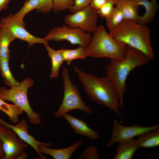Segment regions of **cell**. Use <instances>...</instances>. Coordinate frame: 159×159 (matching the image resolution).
<instances>
[{"label":"cell","instance_id":"cell-18","mask_svg":"<svg viewBox=\"0 0 159 159\" xmlns=\"http://www.w3.org/2000/svg\"><path fill=\"white\" fill-rule=\"evenodd\" d=\"M136 140L138 147L151 148L159 146V128L144 133Z\"/></svg>","mask_w":159,"mask_h":159},{"label":"cell","instance_id":"cell-7","mask_svg":"<svg viewBox=\"0 0 159 159\" xmlns=\"http://www.w3.org/2000/svg\"><path fill=\"white\" fill-rule=\"evenodd\" d=\"M91 38L90 33L65 25L51 29L44 38L48 42L66 41L72 44L78 45L86 48L90 43Z\"/></svg>","mask_w":159,"mask_h":159},{"label":"cell","instance_id":"cell-21","mask_svg":"<svg viewBox=\"0 0 159 159\" xmlns=\"http://www.w3.org/2000/svg\"><path fill=\"white\" fill-rule=\"evenodd\" d=\"M15 39L9 32L0 28V58L9 59V45Z\"/></svg>","mask_w":159,"mask_h":159},{"label":"cell","instance_id":"cell-34","mask_svg":"<svg viewBox=\"0 0 159 159\" xmlns=\"http://www.w3.org/2000/svg\"><path fill=\"white\" fill-rule=\"evenodd\" d=\"M134 0L137 3V2H139V1H141L142 0Z\"/></svg>","mask_w":159,"mask_h":159},{"label":"cell","instance_id":"cell-5","mask_svg":"<svg viewBox=\"0 0 159 159\" xmlns=\"http://www.w3.org/2000/svg\"><path fill=\"white\" fill-rule=\"evenodd\" d=\"M34 81L32 78L27 77L16 86L10 89L0 87V97L4 101H10L21 109L26 113L30 123L38 125L41 122L39 114L34 112L29 103L27 95L28 89L32 86Z\"/></svg>","mask_w":159,"mask_h":159},{"label":"cell","instance_id":"cell-32","mask_svg":"<svg viewBox=\"0 0 159 159\" xmlns=\"http://www.w3.org/2000/svg\"><path fill=\"white\" fill-rule=\"evenodd\" d=\"M11 0H0V12L6 9Z\"/></svg>","mask_w":159,"mask_h":159},{"label":"cell","instance_id":"cell-11","mask_svg":"<svg viewBox=\"0 0 159 159\" xmlns=\"http://www.w3.org/2000/svg\"><path fill=\"white\" fill-rule=\"evenodd\" d=\"M159 128V124L149 127L138 125L125 126L121 124L116 120H114L110 138L107 144L110 147L115 143L128 141L143 134Z\"/></svg>","mask_w":159,"mask_h":159},{"label":"cell","instance_id":"cell-15","mask_svg":"<svg viewBox=\"0 0 159 159\" xmlns=\"http://www.w3.org/2000/svg\"><path fill=\"white\" fill-rule=\"evenodd\" d=\"M116 6L122 12L125 19L137 22L140 15L138 14L139 6L134 0H117Z\"/></svg>","mask_w":159,"mask_h":159},{"label":"cell","instance_id":"cell-14","mask_svg":"<svg viewBox=\"0 0 159 159\" xmlns=\"http://www.w3.org/2000/svg\"><path fill=\"white\" fill-rule=\"evenodd\" d=\"M62 117L68 122L76 134L91 140H97L99 139L100 136L99 134L89 127L84 121L67 113L64 114Z\"/></svg>","mask_w":159,"mask_h":159},{"label":"cell","instance_id":"cell-22","mask_svg":"<svg viewBox=\"0 0 159 159\" xmlns=\"http://www.w3.org/2000/svg\"><path fill=\"white\" fill-rule=\"evenodd\" d=\"M0 110L5 114L14 123L19 121V117L23 112L20 108L14 104L6 102L0 97Z\"/></svg>","mask_w":159,"mask_h":159},{"label":"cell","instance_id":"cell-12","mask_svg":"<svg viewBox=\"0 0 159 159\" xmlns=\"http://www.w3.org/2000/svg\"><path fill=\"white\" fill-rule=\"evenodd\" d=\"M0 125L11 129L20 139L34 150L41 159L46 158L42 154L40 153L38 149L40 145L45 143L37 140L29 133V126L25 120L23 119L17 122L15 125H12L6 122L0 117Z\"/></svg>","mask_w":159,"mask_h":159},{"label":"cell","instance_id":"cell-31","mask_svg":"<svg viewBox=\"0 0 159 159\" xmlns=\"http://www.w3.org/2000/svg\"><path fill=\"white\" fill-rule=\"evenodd\" d=\"M107 0H92L90 5L92 8L98 11Z\"/></svg>","mask_w":159,"mask_h":159},{"label":"cell","instance_id":"cell-16","mask_svg":"<svg viewBox=\"0 0 159 159\" xmlns=\"http://www.w3.org/2000/svg\"><path fill=\"white\" fill-rule=\"evenodd\" d=\"M139 6H143L145 11L142 16H140L137 23L146 25L150 23L154 19L158 8L157 0H143L137 3Z\"/></svg>","mask_w":159,"mask_h":159},{"label":"cell","instance_id":"cell-3","mask_svg":"<svg viewBox=\"0 0 159 159\" xmlns=\"http://www.w3.org/2000/svg\"><path fill=\"white\" fill-rule=\"evenodd\" d=\"M109 34L117 41L140 52L151 61L154 59L150 32L146 25L125 19Z\"/></svg>","mask_w":159,"mask_h":159},{"label":"cell","instance_id":"cell-17","mask_svg":"<svg viewBox=\"0 0 159 159\" xmlns=\"http://www.w3.org/2000/svg\"><path fill=\"white\" fill-rule=\"evenodd\" d=\"M139 148L134 139L119 143L113 159H131Z\"/></svg>","mask_w":159,"mask_h":159},{"label":"cell","instance_id":"cell-27","mask_svg":"<svg viewBox=\"0 0 159 159\" xmlns=\"http://www.w3.org/2000/svg\"><path fill=\"white\" fill-rule=\"evenodd\" d=\"M115 3L110 0L106 2L97 11L100 16L105 19L108 17L112 12L114 8Z\"/></svg>","mask_w":159,"mask_h":159},{"label":"cell","instance_id":"cell-26","mask_svg":"<svg viewBox=\"0 0 159 159\" xmlns=\"http://www.w3.org/2000/svg\"><path fill=\"white\" fill-rule=\"evenodd\" d=\"M74 0H53V10L54 13L69 9L73 4Z\"/></svg>","mask_w":159,"mask_h":159},{"label":"cell","instance_id":"cell-29","mask_svg":"<svg viewBox=\"0 0 159 159\" xmlns=\"http://www.w3.org/2000/svg\"><path fill=\"white\" fill-rule=\"evenodd\" d=\"M53 8V0H39L37 10L39 12L46 13L49 12Z\"/></svg>","mask_w":159,"mask_h":159},{"label":"cell","instance_id":"cell-1","mask_svg":"<svg viewBox=\"0 0 159 159\" xmlns=\"http://www.w3.org/2000/svg\"><path fill=\"white\" fill-rule=\"evenodd\" d=\"M74 69L90 99L120 116L119 97L110 80L107 76L99 77L85 73L76 66Z\"/></svg>","mask_w":159,"mask_h":159},{"label":"cell","instance_id":"cell-20","mask_svg":"<svg viewBox=\"0 0 159 159\" xmlns=\"http://www.w3.org/2000/svg\"><path fill=\"white\" fill-rule=\"evenodd\" d=\"M58 50L64 61L69 65L74 60L84 59L88 56L86 48L81 46L74 49L62 48Z\"/></svg>","mask_w":159,"mask_h":159},{"label":"cell","instance_id":"cell-23","mask_svg":"<svg viewBox=\"0 0 159 159\" xmlns=\"http://www.w3.org/2000/svg\"><path fill=\"white\" fill-rule=\"evenodd\" d=\"M9 59L0 58V71L6 85L11 87L17 85L19 82L16 81L13 76L10 70Z\"/></svg>","mask_w":159,"mask_h":159},{"label":"cell","instance_id":"cell-28","mask_svg":"<svg viewBox=\"0 0 159 159\" xmlns=\"http://www.w3.org/2000/svg\"><path fill=\"white\" fill-rule=\"evenodd\" d=\"M81 159H99V155L96 148L90 146L86 149L79 157Z\"/></svg>","mask_w":159,"mask_h":159},{"label":"cell","instance_id":"cell-33","mask_svg":"<svg viewBox=\"0 0 159 159\" xmlns=\"http://www.w3.org/2000/svg\"><path fill=\"white\" fill-rule=\"evenodd\" d=\"M5 154L3 149L2 143L0 139V159L4 158Z\"/></svg>","mask_w":159,"mask_h":159},{"label":"cell","instance_id":"cell-13","mask_svg":"<svg viewBox=\"0 0 159 159\" xmlns=\"http://www.w3.org/2000/svg\"><path fill=\"white\" fill-rule=\"evenodd\" d=\"M83 143L82 140L76 141L71 145L63 148L54 149L49 148L52 143H45L40 145L38 147L40 153L43 155L47 154L54 159H69L74 153Z\"/></svg>","mask_w":159,"mask_h":159},{"label":"cell","instance_id":"cell-25","mask_svg":"<svg viewBox=\"0 0 159 159\" xmlns=\"http://www.w3.org/2000/svg\"><path fill=\"white\" fill-rule=\"evenodd\" d=\"M39 0L25 1L20 9L13 16L15 18L23 20L24 17L29 12L37 9L39 5Z\"/></svg>","mask_w":159,"mask_h":159},{"label":"cell","instance_id":"cell-6","mask_svg":"<svg viewBox=\"0 0 159 159\" xmlns=\"http://www.w3.org/2000/svg\"><path fill=\"white\" fill-rule=\"evenodd\" d=\"M62 77L64 85L63 98L59 109L54 113V116L60 117L74 110H80L86 113L91 114L92 109L83 102L77 87L72 82L66 67L62 68Z\"/></svg>","mask_w":159,"mask_h":159},{"label":"cell","instance_id":"cell-19","mask_svg":"<svg viewBox=\"0 0 159 159\" xmlns=\"http://www.w3.org/2000/svg\"><path fill=\"white\" fill-rule=\"evenodd\" d=\"M44 45L51 61L50 77L52 78L57 77L59 75L60 68L64 60L58 50H56L53 49L48 44Z\"/></svg>","mask_w":159,"mask_h":159},{"label":"cell","instance_id":"cell-9","mask_svg":"<svg viewBox=\"0 0 159 159\" xmlns=\"http://www.w3.org/2000/svg\"><path fill=\"white\" fill-rule=\"evenodd\" d=\"M98 14L97 11L89 5L74 13L66 15L64 21L70 27L78 28L91 33L97 29Z\"/></svg>","mask_w":159,"mask_h":159},{"label":"cell","instance_id":"cell-2","mask_svg":"<svg viewBox=\"0 0 159 159\" xmlns=\"http://www.w3.org/2000/svg\"><path fill=\"white\" fill-rule=\"evenodd\" d=\"M150 61L140 52L127 46L123 59L111 60L105 67L107 76L114 85L118 94L121 108H123L126 80L129 74L135 68L147 64Z\"/></svg>","mask_w":159,"mask_h":159},{"label":"cell","instance_id":"cell-24","mask_svg":"<svg viewBox=\"0 0 159 159\" xmlns=\"http://www.w3.org/2000/svg\"><path fill=\"white\" fill-rule=\"evenodd\" d=\"M105 19L110 32L117 27L125 20L121 11L116 7H114L112 13Z\"/></svg>","mask_w":159,"mask_h":159},{"label":"cell","instance_id":"cell-8","mask_svg":"<svg viewBox=\"0 0 159 159\" xmlns=\"http://www.w3.org/2000/svg\"><path fill=\"white\" fill-rule=\"evenodd\" d=\"M0 139L5 154L4 159H26L28 155L24 151L28 145L11 129L0 126Z\"/></svg>","mask_w":159,"mask_h":159},{"label":"cell","instance_id":"cell-4","mask_svg":"<svg viewBox=\"0 0 159 159\" xmlns=\"http://www.w3.org/2000/svg\"><path fill=\"white\" fill-rule=\"evenodd\" d=\"M90 43L86 48L88 56L120 60L125 57L127 46L113 38L102 25L93 32Z\"/></svg>","mask_w":159,"mask_h":159},{"label":"cell","instance_id":"cell-30","mask_svg":"<svg viewBox=\"0 0 159 159\" xmlns=\"http://www.w3.org/2000/svg\"><path fill=\"white\" fill-rule=\"evenodd\" d=\"M92 0H74L73 4L68 9L71 13H74L90 5Z\"/></svg>","mask_w":159,"mask_h":159},{"label":"cell","instance_id":"cell-35","mask_svg":"<svg viewBox=\"0 0 159 159\" xmlns=\"http://www.w3.org/2000/svg\"><path fill=\"white\" fill-rule=\"evenodd\" d=\"M111 0V1H113V2H114L115 3V2L117 0Z\"/></svg>","mask_w":159,"mask_h":159},{"label":"cell","instance_id":"cell-10","mask_svg":"<svg viewBox=\"0 0 159 159\" xmlns=\"http://www.w3.org/2000/svg\"><path fill=\"white\" fill-rule=\"evenodd\" d=\"M0 28H3L11 33L15 39L27 42L29 47L36 44L46 45L48 44L44 38L36 37L30 34L26 29L25 23L23 20L15 18L10 14L2 18L0 21Z\"/></svg>","mask_w":159,"mask_h":159}]
</instances>
